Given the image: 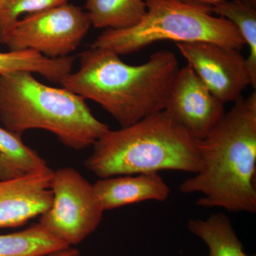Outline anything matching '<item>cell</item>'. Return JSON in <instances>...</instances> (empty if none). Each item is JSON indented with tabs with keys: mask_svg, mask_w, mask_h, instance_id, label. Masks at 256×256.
<instances>
[{
	"mask_svg": "<svg viewBox=\"0 0 256 256\" xmlns=\"http://www.w3.org/2000/svg\"><path fill=\"white\" fill-rule=\"evenodd\" d=\"M198 146L200 169L178 190L202 194L198 206L256 213V92L234 101Z\"/></svg>",
	"mask_w": 256,
	"mask_h": 256,
	"instance_id": "cell-1",
	"label": "cell"
},
{
	"mask_svg": "<svg viewBox=\"0 0 256 256\" xmlns=\"http://www.w3.org/2000/svg\"><path fill=\"white\" fill-rule=\"evenodd\" d=\"M242 1L245 2L246 4L254 6V8H256V0H242Z\"/></svg>",
	"mask_w": 256,
	"mask_h": 256,
	"instance_id": "cell-21",
	"label": "cell"
},
{
	"mask_svg": "<svg viewBox=\"0 0 256 256\" xmlns=\"http://www.w3.org/2000/svg\"><path fill=\"white\" fill-rule=\"evenodd\" d=\"M38 224L0 235V256H45L68 248Z\"/></svg>",
	"mask_w": 256,
	"mask_h": 256,
	"instance_id": "cell-16",
	"label": "cell"
},
{
	"mask_svg": "<svg viewBox=\"0 0 256 256\" xmlns=\"http://www.w3.org/2000/svg\"><path fill=\"white\" fill-rule=\"evenodd\" d=\"M94 188L104 212L139 202H164L170 194L169 186L158 173L100 178Z\"/></svg>",
	"mask_w": 256,
	"mask_h": 256,
	"instance_id": "cell-11",
	"label": "cell"
},
{
	"mask_svg": "<svg viewBox=\"0 0 256 256\" xmlns=\"http://www.w3.org/2000/svg\"><path fill=\"white\" fill-rule=\"evenodd\" d=\"M90 26L86 12L66 3L18 20L2 44L10 50H32L48 58H63L78 48Z\"/></svg>",
	"mask_w": 256,
	"mask_h": 256,
	"instance_id": "cell-7",
	"label": "cell"
},
{
	"mask_svg": "<svg viewBox=\"0 0 256 256\" xmlns=\"http://www.w3.org/2000/svg\"><path fill=\"white\" fill-rule=\"evenodd\" d=\"M212 12L226 18L235 25L248 47L246 58L252 86L256 87V8L242 0H225L212 8Z\"/></svg>",
	"mask_w": 256,
	"mask_h": 256,
	"instance_id": "cell-17",
	"label": "cell"
},
{
	"mask_svg": "<svg viewBox=\"0 0 256 256\" xmlns=\"http://www.w3.org/2000/svg\"><path fill=\"white\" fill-rule=\"evenodd\" d=\"M188 230L208 247V256H255L248 255L234 230L232 222L223 213L212 214L206 220L192 218Z\"/></svg>",
	"mask_w": 256,
	"mask_h": 256,
	"instance_id": "cell-13",
	"label": "cell"
},
{
	"mask_svg": "<svg viewBox=\"0 0 256 256\" xmlns=\"http://www.w3.org/2000/svg\"><path fill=\"white\" fill-rule=\"evenodd\" d=\"M224 105L186 65L178 69L164 110L201 140L225 114Z\"/></svg>",
	"mask_w": 256,
	"mask_h": 256,
	"instance_id": "cell-9",
	"label": "cell"
},
{
	"mask_svg": "<svg viewBox=\"0 0 256 256\" xmlns=\"http://www.w3.org/2000/svg\"><path fill=\"white\" fill-rule=\"evenodd\" d=\"M92 146L85 166L100 178L163 170L196 174L201 166L198 140L164 110L109 129Z\"/></svg>",
	"mask_w": 256,
	"mask_h": 256,
	"instance_id": "cell-3",
	"label": "cell"
},
{
	"mask_svg": "<svg viewBox=\"0 0 256 256\" xmlns=\"http://www.w3.org/2000/svg\"><path fill=\"white\" fill-rule=\"evenodd\" d=\"M69 0H0V43L24 14H35L68 3Z\"/></svg>",
	"mask_w": 256,
	"mask_h": 256,
	"instance_id": "cell-18",
	"label": "cell"
},
{
	"mask_svg": "<svg viewBox=\"0 0 256 256\" xmlns=\"http://www.w3.org/2000/svg\"><path fill=\"white\" fill-rule=\"evenodd\" d=\"M86 12L96 28L126 30L138 24L146 12V0H87Z\"/></svg>",
	"mask_w": 256,
	"mask_h": 256,
	"instance_id": "cell-15",
	"label": "cell"
},
{
	"mask_svg": "<svg viewBox=\"0 0 256 256\" xmlns=\"http://www.w3.org/2000/svg\"><path fill=\"white\" fill-rule=\"evenodd\" d=\"M0 121L21 136L30 130L48 131L76 150L94 146L110 129L96 118L84 98L47 86L26 72L0 75Z\"/></svg>",
	"mask_w": 256,
	"mask_h": 256,
	"instance_id": "cell-4",
	"label": "cell"
},
{
	"mask_svg": "<svg viewBox=\"0 0 256 256\" xmlns=\"http://www.w3.org/2000/svg\"><path fill=\"white\" fill-rule=\"evenodd\" d=\"M52 171L38 152L23 142L21 136L0 127V181Z\"/></svg>",
	"mask_w": 256,
	"mask_h": 256,
	"instance_id": "cell-12",
	"label": "cell"
},
{
	"mask_svg": "<svg viewBox=\"0 0 256 256\" xmlns=\"http://www.w3.org/2000/svg\"><path fill=\"white\" fill-rule=\"evenodd\" d=\"M180 68L168 50L152 54L140 65H130L114 52L90 46L80 54L78 70L60 84L97 102L124 128L164 110Z\"/></svg>",
	"mask_w": 256,
	"mask_h": 256,
	"instance_id": "cell-2",
	"label": "cell"
},
{
	"mask_svg": "<svg viewBox=\"0 0 256 256\" xmlns=\"http://www.w3.org/2000/svg\"><path fill=\"white\" fill-rule=\"evenodd\" d=\"M45 256H82V254L78 249L73 247H68L67 248L64 249V250H60V252Z\"/></svg>",
	"mask_w": 256,
	"mask_h": 256,
	"instance_id": "cell-20",
	"label": "cell"
},
{
	"mask_svg": "<svg viewBox=\"0 0 256 256\" xmlns=\"http://www.w3.org/2000/svg\"><path fill=\"white\" fill-rule=\"evenodd\" d=\"M74 58H50L32 50L0 52V75L26 72L38 74L50 82H60L73 70Z\"/></svg>",
	"mask_w": 256,
	"mask_h": 256,
	"instance_id": "cell-14",
	"label": "cell"
},
{
	"mask_svg": "<svg viewBox=\"0 0 256 256\" xmlns=\"http://www.w3.org/2000/svg\"><path fill=\"white\" fill-rule=\"evenodd\" d=\"M50 188L52 205L38 224L69 247L80 244L99 226L104 213L94 184L66 166L53 172Z\"/></svg>",
	"mask_w": 256,
	"mask_h": 256,
	"instance_id": "cell-6",
	"label": "cell"
},
{
	"mask_svg": "<svg viewBox=\"0 0 256 256\" xmlns=\"http://www.w3.org/2000/svg\"><path fill=\"white\" fill-rule=\"evenodd\" d=\"M146 12L136 26L106 30L92 45L118 55L130 54L160 41L212 42L240 50L245 46L238 28L212 9L178 0H146Z\"/></svg>",
	"mask_w": 256,
	"mask_h": 256,
	"instance_id": "cell-5",
	"label": "cell"
},
{
	"mask_svg": "<svg viewBox=\"0 0 256 256\" xmlns=\"http://www.w3.org/2000/svg\"><path fill=\"white\" fill-rule=\"evenodd\" d=\"M53 172L0 181V229L21 226L50 208Z\"/></svg>",
	"mask_w": 256,
	"mask_h": 256,
	"instance_id": "cell-10",
	"label": "cell"
},
{
	"mask_svg": "<svg viewBox=\"0 0 256 256\" xmlns=\"http://www.w3.org/2000/svg\"><path fill=\"white\" fill-rule=\"evenodd\" d=\"M182 2L186 3V4L196 5V6H204L212 9V6L222 2L225 0H178Z\"/></svg>",
	"mask_w": 256,
	"mask_h": 256,
	"instance_id": "cell-19",
	"label": "cell"
},
{
	"mask_svg": "<svg viewBox=\"0 0 256 256\" xmlns=\"http://www.w3.org/2000/svg\"><path fill=\"white\" fill-rule=\"evenodd\" d=\"M188 65L224 104L234 102L252 85L246 58L240 50L212 42L176 43Z\"/></svg>",
	"mask_w": 256,
	"mask_h": 256,
	"instance_id": "cell-8",
	"label": "cell"
}]
</instances>
